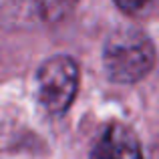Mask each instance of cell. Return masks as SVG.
Here are the masks:
<instances>
[{
  "instance_id": "cell-6",
  "label": "cell",
  "mask_w": 159,
  "mask_h": 159,
  "mask_svg": "<svg viewBox=\"0 0 159 159\" xmlns=\"http://www.w3.org/2000/svg\"><path fill=\"white\" fill-rule=\"evenodd\" d=\"M151 159H159V139L155 141V145H153V151H151Z\"/></svg>"
},
{
  "instance_id": "cell-2",
  "label": "cell",
  "mask_w": 159,
  "mask_h": 159,
  "mask_svg": "<svg viewBox=\"0 0 159 159\" xmlns=\"http://www.w3.org/2000/svg\"><path fill=\"white\" fill-rule=\"evenodd\" d=\"M79 91V65L73 57L58 54L36 70V97L51 115H62Z\"/></svg>"
},
{
  "instance_id": "cell-3",
  "label": "cell",
  "mask_w": 159,
  "mask_h": 159,
  "mask_svg": "<svg viewBox=\"0 0 159 159\" xmlns=\"http://www.w3.org/2000/svg\"><path fill=\"white\" fill-rule=\"evenodd\" d=\"M91 159H143V151L131 127L111 123L95 141Z\"/></svg>"
},
{
  "instance_id": "cell-5",
  "label": "cell",
  "mask_w": 159,
  "mask_h": 159,
  "mask_svg": "<svg viewBox=\"0 0 159 159\" xmlns=\"http://www.w3.org/2000/svg\"><path fill=\"white\" fill-rule=\"evenodd\" d=\"M123 14L131 18H149L159 10V0H113Z\"/></svg>"
},
{
  "instance_id": "cell-4",
  "label": "cell",
  "mask_w": 159,
  "mask_h": 159,
  "mask_svg": "<svg viewBox=\"0 0 159 159\" xmlns=\"http://www.w3.org/2000/svg\"><path fill=\"white\" fill-rule=\"evenodd\" d=\"M40 18L48 24H58L75 10L79 0H34Z\"/></svg>"
},
{
  "instance_id": "cell-1",
  "label": "cell",
  "mask_w": 159,
  "mask_h": 159,
  "mask_svg": "<svg viewBox=\"0 0 159 159\" xmlns=\"http://www.w3.org/2000/svg\"><path fill=\"white\" fill-rule=\"evenodd\" d=\"M157 61L155 47L137 28H119L107 39L103 48V66L113 83L133 85L153 70Z\"/></svg>"
}]
</instances>
